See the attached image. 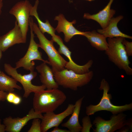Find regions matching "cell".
Wrapping results in <instances>:
<instances>
[{"instance_id":"1","label":"cell","mask_w":132,"mask_h":132,"mask_svg":"<svg viewBox=\"0 0 132 132\" xmlns=\"http://www.w3.org/2000/svg\"><path fill=\"white\" fill-rule=\"evenodd\" d=\"M66 99L65 94L58 88L43 90L34 93L33 108L41 114L54 112Z\"/></svg>"},{"instance_id":"2","label":"cell","mask_w":132,"mask_h":132,"mask_svg":"<svg viewBox=\"0 0 132 132\" xmlns=\"http://www.w3.org/2000/svg\"><path fill=\"white\" fill-rule=\"evenodd\" d=\"M29 22L34 33L37 35L39 41V47L46 53L48 58L49 64L52 66L53 72L59 71L65 68L67 61L60 55L55 47L53 40H49L40 30L37 25L34 22L30 17Z\"/></svg>"},{"instance_id":"3","label":"cell","mask_w":132,"mask_h":132,"mask_svg":"<svg viewBox=\"0 0 132 132\" xmlns=\"http://www.w3.org/2000/svg\"><path fill=\"white\" fill-rule=\"evenodd\" d=\"M99 89L103 91V95L100 100L96 105L90 104L86 107V113L87 115H91L101 110L107 111L110 112L113 114H116L132 110V103L122 106L115 105L111 103V99L112 96L108 93L110 86L105 79L101 80Z\"/></svg>"},{"instance_id":"4","label":"cell","mask_w":132,"mask_h":132,"mask_svg":"<svg viewBox=\"0 0 132 132\" xmlns=\"http://www.w3.org/2000/svg\"><path fill=\"white\" fill-rule=\"evenodd\" d=\"M124 38H108V48L105 53L109 60L120 69L123 70L129 75L132 74V69L124 45L122 43Z\"/></svg>"},{"instance_id":"5","label":"cell","mask_w":132,"mask_h":132,"mask_svg":"<svg viewBox=\"0 0 132 132\" xmlns=\"http://www.w3.org/2000/svg\"><path fill=\"white\" fill-rule=\"evenodd\" d=\"M53 72L54 78L59 86L74 91H76L78 88L88 83L94 75L92 71L80 74L65 68L60 71Z\"/></svg>"},{"instance_id":"6","label":"cell","mask_w":132,"mask_h":132,"mask_svg":"<svg viewBox=\"0 0 132 132\" xmlns=\"http://www.w3.org/2000/svg\"><path fill=\"white\" fill-rule=\"evenodd\" d=\"M4 68L5 71L8 75L11 76L22 84L24 90L23 97L24 98H27L32 93H34L46 89L45 87L43 85L36 86L32 83V80L37 75V72L34 71H30L28 74L22 75L18 73L15 67H12L9 64L5 63Z\"/></svg>"},{"instance_id":"7","label":"cell","mask_w":132,"mask_h":132,"mask_svg":"<svg viewBox=\"0 0 132 132\" xmlns=\"http://www.w3.org/2000/svg\"><path fill=\"white\" fill-rule=\"evenodd\" d=\"M30 29V43L27 51L24 56L16 63L15 68L17 69L23 67L25 70L30 71H34L35 63L33 61L39 60L49 64L48 61L43 59L41 53L38 50V44L34 40V35L31 24L29 22Z\"/></svg>"},{"instance_id":"8","label":"cell","mask_w":132,"mask_h":132,"mask_svg":"<svg viewBox=\"0 0 132 132\" xmlns=\"http://www.w3.org/2000/svg\"><path fill=\"white\" fill-rule=\"evenodd\" d=\"M32 6L28 0L20 1L14 5L9 12L16 18L25 43L26 41L27 33L29 26L30 11Z\"/></svg>"},{"instance_id":"9","label":"cell","mask_w":132,"mask_h":132,"mask_svg":"<svg viewBox=\"0 0 132 132\" xmlns=\"http://www.w3.org/2000/svg\"><path fill=\"white\" fill-rule=\"evenodd\" d=\"M126 115L121 113L113 114L109 120L102 117H96L93 122L95 127L94 132H113L121 128L126 124Z\"/></svg>"},{"instance_id":"10","label":"cell","mask_w":132,"mask_h":132,"mask_svg":"<svg viewBox=\"0 0 132 132\" xmlns=\"http://www.w3.org/2000/svg\"><path fill=\"white\" fill-rule=\"evenodd\" d=\"M52 37V39L59 46L58 51L60 55L63 54L66 56L69 60L65 66V68L80 74H84L90 71L89 68L91 67L93 63L92 60H89L83 65L80 66L77 64L72 59L71 56V52L64 44L61 37L55 34Z\"/></svg>"},{"instance_id":"11","label":"cell","mask_w":132,"mask_h":132,"mask_svg":"<svg viewBox=\"0 0 132 132\" xmlns=\"http://www.w3.org/2000/svg\"><path fill=\"white\" fill-rule=\"evenodd\" d=\"M74 107V105L69 104L64 111L58 114L54 112L45 113L41 119V132H47L52 128L58 127L65 118L72 114Z\"/></svg>"},{"instance_id":"12","label":"cell","mask_w":132,"mask_h":132,"mask_svg":"<svg viewBox=\"0 0 132 132\" xmlns=\"http://www.w3.org/2000/svg\"><path fill=\"white\" fill-rule=\"evenodd\" d=\"M42 114L35 111L31 109L26 116L22 118H13L10 116L3 119V124L6 126V131L7 132H19L30 120L35 118L41 119Z\"/></svg>"},{"instance_id":"13","label":"cell","mask_w":132,"mask_h":132,"mask_svg":"<svg viewBox=\"0 0 132 132\" xmlns=\"http://www.w3.org/2000/svg\"><path fill=\"white\" fill-rule=\"evenodd\" d=\"M25 43L21 30L16 20L13 28L0 36V49L2 52L16 44Z\"/></svg>"},{"instance_id":"14","label":"cell","mask_w":132,"mask_h":132,"mask_svg":"<svg viewBox=\"0 0 132 132\" xmlns=\"http://www.w3.org/2000/svg\"><path fill=\"white\" fill-rule=\"evenodd\" d=\"M54 20L58 21L57 25L55 29V30L58 33L62 32L64 33V40L66 42H69L71 38L75 35H83L84 32L77 30L73 25V24L76 23L75 20L69 22L61 14L55 16Z\"/></svg>"},{"instance_id":"15","label":"cell","mask_w":132,"mask_h":132,"mask_svg":"<svg viewBox=\"0 0 132 132\" xmlns=\"http://www.w3.org/2000/svg\"><path fill=\"white\" fill-rule=\"evenodd\" d=\"M113 0H110L106 6L96 14L91 15L88 13H85L84 18L95 21L99 23L102 29L105 28L115 13V10L111 9V6Z\"/></svg>"},{"instance_id":"16","label":"cell","mask_w":132,"mask_h":132,"mask_svg":"<svg viewBox=\"0 0 132 132\" xmlns=\"http://www.w3.org/2000/svg\"><path fill=\"white\" fill-rule=\"evenodd\" d=\"M47 64L43 62L35 68L40 74L39 76L41 82L47 89L58 88L59 86L54 78L52 68Z\"/></svg>"},{"instance_id":"17","label":"cell","mask_w":132,"mask_h":132,"mask_svg":"<svg viewBox=\"0 0 132 132\" xmlns=\"http://www.w3.org/2000/svg\"><path fill=\"white\" fill-rule=\"evenodd\" d=\"M123 18V16L121 15L116 17H112L105 28L97 30L98 33L102 34L106 38L121 37L132 39L131 36L122 33L118 27V23Z\"/></svg>"},{"instance_id":"18","label":"cell","mask_w":132,"mask_h":132,"mask_svg":"<svg viewBox=\"0 0 132 132\" xmlns=\"http://www.w3.org/2000/svg\"><path fill=\"white\" fill-rule=\"evenodd\" d=\"M84 98L83 96L76 101L71 117L66 122L61 124L62 126L67 128L70 132L81 131L82 126L79 122V116Z\"/></svg>"},{"instance_id":"19","label":"cell","mask_w":132,"mask_h":132,"mask_svg":"<svg viewBox=\"0 0 132 132\" xmlns=\"http://www.w3.org/2000/svg\"><path fill=\"white\" fill-rule=\"evenodd\" d=\"M83 36L85 37L91 45L97 50L105 51L108 49V44L106 38L96 31L84 32Z\"/></svg>"},{"instance_id":"20","label":"cell","mask_w":132,"mask_h":132,"mask_svg":"<svg viewBox=\"0 0 132 132\" xmlns=\"http://www.w3.org/2000/svg\"><path fill=\"white\" fill-rule=\"evenodd\" d=\"M39 3V0H36L34 5L32 6L31 8L30 13V16L35 17L38 24V27L42 33L44 34L47 33L52 36L55 34V29L51 25L48 20H46L45 22H44L39 18L37 12Z\"/></svg>"},{"instance_id":"21","label":"cell","mask_w":132,"mask_h":132,"mask_svg":"<svg viewBox=\"0 0 132 132\" xmlns=\"http://www.w3.org/2000/svg\"><path fill=\"white\" fill-rule=\"evenodd\" d=\"M17 81L13 78L10 77L2 71L0 73V90L9 93L13 92L14 89H22L17 84Z\"/></svg>"},{"instance_id":"22","label":"cell","mask_w":132,"mask_h":132,"mask_svg":"<svg viewBox=\"0 0 132 132\" xmlns=\"http://www.w3.org/2000/svg\"><path fill=\"white\" fill-rule=\"evenodd\" d=\"M82 125L81 131V132H90L93 124H92L89 116L87 115L84 117L82 120Z\"/></svg>"},{"instance_id":"23","label":"cell","mask_w":132,"mask_h":132,"mask_svg":"<svg viewBox=\"0 0 132 132\" xmlns=\"http://www.w3.org/2000/svg\"><path fill=\"white\" fill-rule=\"evenodd\" d=\"M40 119L38 118L33 119L32 125L28 132H41Z\"/></svg>"},{"instance_id":"24","label":"cell","mask_w":132,"mask_h":132,"mask_svg":"<svg viewBox=\"0 0 132 132\" xmlns=\"http://www.w3.org/2000/svg\"><path fill=\"white\" fill-rule=\"evenodd\" d=\"M122 43L124 45L127 54L128 56L132 55V43L126 40L124 38L122 41Z\"/></svg>"},{"instance_id":"25","label":"cell","mask_w":132,"mask_h":132,"mask_svg":"<svg viewBox=\"0 0 132 132\" xmlns=\"http://www.w3.org/2000/svg\"><path fill=\"white\" fill-rule=\"evenodd\" d=\"M17 94L13 92L8 93L6 97V100L9 102L12 103Z\"/></svg>"},{"instance_id":"26","label":"cell","mask_w":132,"mask_h":132,"mask_svg":"<svg viewBox=\"0 0 132 132\" xmlns=\"http://www.w3.org/2000/svg\"><path fill=\"white\" fill-rule=\"evenodd\" d=\"M21 101L22 99L21 97L17 95L12 104L14 105H17L20 104Z\"/></svg>"},{"instance_id":"27","label":"cell","mask_w":132,"mask_h":132,"mask_svg":"<svg viewBox=\"0 0 132 132\" xmlns=\"http://www.w3.org/2000/svg\"><path fill=\"white\" fill-rule=\"evenodd\" d=\"M8 93L0 90V102L4 101L6 100V97Z\"/></svg>"},{"instance_id":"28","label":"cell","mask_w":132,"mask_h":132,"mask_svg":"<svg viewBox=\"0 0 132 132\" xmlns=\"http://www.w3.org/2000/svg\"><path fill=\"white\" fill-rule=\"evenodd\" d=\"M51 132H70L68 130L59 128L58 127H55Z\"/></svg>"},{"instance_id":"29","label":"cell","mask_w":132,"mask_h":132,"mask_svg":"<svg viewBox=\"0 0 132 132\" xmlns=\"http://www.w3.org/2000/svg\"><path fill=\"white\" fill-rule=\"evenodd\" d=\"M131 130L130 128L127 125L125 126L120 129L118 130L117 132H130Z\"/></svg>"},{"instance_id":"30","label":"cell","mask_w":132,"mask_h":132,"mask_svg":"<svg viewBox=\"0 0 132 132\" xmlns=\"http://www.w3.org/2000/svg\"><path fill=\"white\" fill-rule=\"evenodd\" d=\"M6 131V126L4 124L1 123V120L0 119V132H4Z\"/></svg>"},{"instance_id":"31","label":"cell","mask_w":132,"mask_h":132,"mask_svg":"<svg viewBox=\"0 0 132 132\" xmlns=\"http://www.w3.org/2000/svg\"><path fill=\"white\" fill-rule=\"evenodd\" d=\"M3 3L2 0H0V16L2 12V9L3 7Z\"/></svg>"},{"instance_id":"32","label":"cell","mask_w":132,"mask_h":132,"mask_svg":"<svg viewBox=\"0 0 132 132\" xmlns=\"http://www.w3.org/2000/svg\"><path fill=\"white\" fill-rule=\"evenodd\" d=\"M2 51L0 49V60L2 56ZM1 71L0 70V73L1 72Z\"/></svg>"},{"instance_id":"33","label":"cell","mask_w":132,"mask_h":132,"mask_svg":"<svg viewBox=\"0 0 132 132\" xmlns=\"http://www.w3.org/2000/svg\"><path fill=\"white\" fill-rule=\"evenodd\" d=\"M88 0V1H91L93 0Z\"/></svg>"},{"instance_id":"34","label":"cell","mask_w":132,"mask_h":132,"mask_svg":"<svg viewBox=\"0 0 132 132\" xmlns=\"http://www.w3.org/2000/svg\"><path fill=\"white\" fill-rule=\"evenodd\" d=\"M69 1H70V0H69Z\"/></svg>"}]
</instances>
